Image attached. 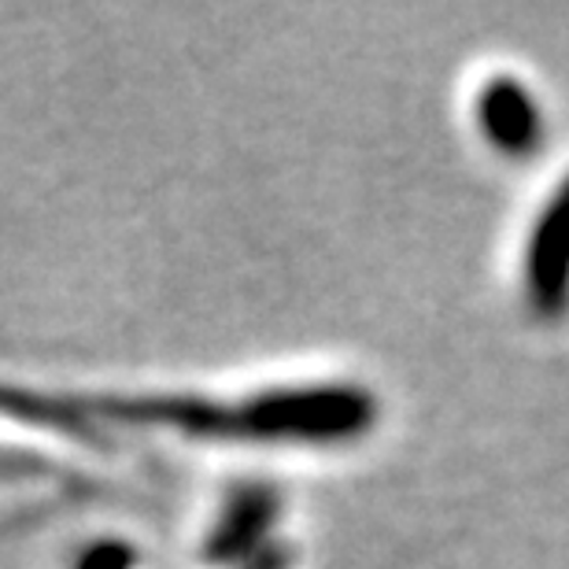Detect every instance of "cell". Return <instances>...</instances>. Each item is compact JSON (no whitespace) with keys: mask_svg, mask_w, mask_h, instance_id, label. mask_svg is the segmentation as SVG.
Listing matches in <instances>:
<instances>
[{"mask_svg":"<svg viewBox=\"0 0 569 569\" xmlns=\"http://www.w3.org/2000/svg\"><path fill=\"white\" fill-rule=\"evenodd\" d=\"M481 119L485 130L492 133L496 144L503 148H521L532 141V130H537V111H532V100L521 93V86L515 82H492L481 100Z\"/></svg>","mask_w":569,"mask_h":569,"instance_id":"obj_1","label":"cell"},{"mask_svg":"<svg viewBox=\"0 0 569 569\" xmlns=\"http://www.w3.org/2000/svg\"><path fill=\"white\" fill-rule=\"evenodd\" d=\"M86 569H127V555L122 551H100V555H93V559H89V566Z\"/></svg>","mask_w":569,"mask_h":569,"instance_id":"obj_2","label":"cell"}]
</instances>
